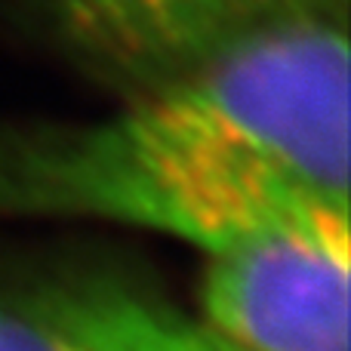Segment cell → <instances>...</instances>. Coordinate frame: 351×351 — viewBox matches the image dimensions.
<instances>
[{
    "label": "cell",
    "instance_id": "3957f363",
    "mask_svg": "<svg viewBox=\"0 0 351 351\" xmlns=\"http://www.w3.org/2000/svg\"><path fill=\"white\" fill-rule=\"evenodd\" d=\"M0 351H237L194 308L105 268L0 274Z\"/></svg>",
    "mask_w": 351,
    "mask_h": 351
},
{
    "label": "cell",
    "instance_id": "277c9868",
    "mask_svg": "<svg viewBox=\"0 0 351 351\" xmlns=\"http://www.w3.org/2000/svg\"><path fill=\"white\" fill-rule=\"evenodd\" d=\"M93 43L182 71L231 34L280 16L262 0H56Z\"/></svg>",
    "mask_w": 351,
    "mask_h": 351
},
{
    "label": "cell",
    "instance_id": "6da1fadb",
    "mask_svg": "<svg viewBox=\"0 0 351 351\" xmlns=\"http://www.w3.org/2000/svg\"><path fill=\"white\" fill-rule=\"evenodd\" d=\"M0 216L105 219L204 259L348 228L346 28L271 16L108 121L0 136Z\"/></svg>",
    "mask_w": 351,
    "mask_h": 351
},
{
    "label": "cell",
    "instance_id": "5b68a950",
    "mask_svg": "<svg viewBox=\"0 0 351 351\" xmlns=\"http://www.w3.org/2000/svg\"><path fill=\"white\" fill-rule=\"evenodd\" d=\"M265 6L271 10H280V12H290V10H311L308 0H262Z\"/></svg>",
    "mask_w": 351,
    "mask_h": 351
},
{
    "label": "cell",
    "instance_id": "7a4b0ae2",
    "mask_svg": "<svg viewBox=\"0 0 351 351\" xmlns=\"http://www.w3.org/2000/svg\"><path fill=\"white\" fill-rule=\"evenodd\" d=\"M348 228L284 231L213 256L197 315L237 351H348Z\"/></svg>",
    "mask_w": 351,
    "mask_h": 351
}]
</instances>
